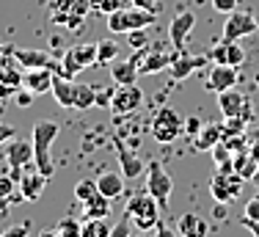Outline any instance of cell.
<instances>
[{"label":"cell","mask_w":259,"mask_h":237,"mask_svg":"<svg viewBox=\"0 0 259 237\" xmlns=\"http://www.w3.org/2000/svg\"><path fill=\"white\" fill-rule=\"evenodd\" d=\"M61 124L53 122V118H39L33 124V163L45 177H53V157H50V146L53 141L58 138Z\"/></svg>","instance_id":"obj_1"},{"label":"cell","mask_w":259,"mask_h":237,"mask_svg":"<svg viewBox=\"0 0 259 237\" xmlns=\"http://www.w3.org/2000/svg\"><path fill=\"white\" fill-rule=\"evenodd\" d=\"M124 213H127V218L133 221V226L138 229V232H152V229L160 226V204L149 190L135 193V196L127 202Z\"/></svg>","instance_id":"obj_2"},{"label":"cell","mask_w":259,"mask_h":237,"mask_svg":"<svg viewBox=\"0 0 259 237\" xmlns=\"http://www.w3.org/2000/svg\"><path fill=\"white\" fill-rule=\"evenodd\" d=\"M157 14L155 11H146V9H116L113 14H108V30L110 33H130V30H138V28H149L155 25Z\"/></svg>","instance_id":"obj_3"},{"label":"cell","mask_w":259,"mask_h":237,"mask_svg":"<svg viewBox=\"0 0 259 237\" xmlns=\"http://www.w3.org/2000/svg\"><path fill=\"white\" fill-rule=\"evenodd\" d=\"M185 133V118L174 108L163 105L155 116H152V138L157 143H171Z\"/></svg>","instance_id":"obj_4"},{"label":"cell","mask_w":259,"mask_h":237,"mask_svg":"<svg viewBox=\"0 0 259 237\" xmlns=\"http://www.w3.org/2000/svg\"><path fill=\"white\" fill-rule=\"evenodd\" d=\"M91 11L89 0H53L50 3V17L53 22L66 25V28H80L85 20V14Z\"/></svg>","instance_id":"obj_5"},{"label":"cell","mask_w":259,"mask_h":237,"mask_svg":"<svg viewBox=\"0 0 259 237\" xmlns=\"http://www.w3.org/2000/svg\"><path fill=\"white\" fill-rule=\"evenodd\" d=\"M97 64V45H75L69 47L64 53V58H61V74L64 77H75V74H80L83 69H89V66Z\"/></svg>","instance_id":"obj_6"},{"label":"cell","mask_w":259,"mask_h":237,"mask_svg":"<svg viewBox=\"0 0 259 237\" xmlns=\"http://www.w3.org/2000/svg\"><path fill=\"white\" fill-rule=\"evenodd\" d=\"M146 190L157 199L160 210L168 207L171 193H174V179L165 174V168L160 166L157 160H149V166H146Z\"/></svg>","instance_id":"obj_7"},{"label":"cell","mask_w":259,"mask_h":237,"mask_svg":"<svg viewBox=\"0 0 259 237\" xmlns=\"http://www.w3.org/2000/svg\"><path fill=\"white\" fill-rule=\"evenodd\" d=\"M209 193H212L215 202L229 204L243 193V177L234 171H218L212 177V182H209Z\"/></svg>","instance_id":"obj_8"},{"label":"cell","mask_w":259,"mask_h":237,"mask_svg":"<svg viewBox=\"0 0 259 237\" xmlns=\"http://www.w3.org/2000/svg\"><path fill=\"white\" fill-rule=\"evenodd\" d=\"M174 55L177 53H163V50H135L133 61L138 64V72L141 74H155V72H163V69H171L174 64Z\"/></svg>","instance_id":"obj_9"},{"label":"cell","mask_w":259,"mask_h":237,"mask_svg":"<svg viewBox=\"0 0 259 237\" xmlns=\"http://www.w3.org/2000/svg\"><path fill=\"white\" fill-rule=\"evenodd\" d=\"M141 102H144V91H141L135 83L116 86V89H113V99H110V110H113L116 116H124V113L138 110Z\"/></svg>","instance_id":"obj_10"},{"label":"cell","mask_w":259,"mask_h":237,"mask_svg":"<svg viewBox=\"0 0 259 237\" xmlns=\"http://www.w3.org/2000/svg\"><path fill=\"white\" fill-rule=\"evenodd\" d=\"M256 30H259V22L254 20L251 11H237V14L232 11L229 20L224 25V39L226 42H240V39H245V36L256 33Z\"/></svg>","instance_id":"obj_11"},{"label":"cell","mask_w":259,"mask_h":237,"mask_svg":"<svg viewBox=\"0 0 259 237\" xmlns=\"http://www.w3.org/2000/svg\"><path fill=\"white\" fill-rule=\"evenodd\" d=\"M193 25H196V14L188 9L180 11V14L171 20L168 39H171V47H174L177 53H185V45H188V36H190V30H193Z\"/></svg>","instance_id":"obj_12"},{"label":"cell","mask_w":259,"mask_h":237,"mask_svg":"<svg viewBox=\"0 0 259 237\" xmlns=\"http://www.w3.org/2000/svg\"><path fill=\"white\" fill-rule=\"evenodd\" d=\"M11 55L17 58V64H22L25 69H61V64H55L53 55L45 50H28V47H11Z\"/></svg>","instance_id":"obj_13"},{"label":"cell","mask_w":259,"mask_h":237,"mask_svg":"<svg viewBox=\"0 0 259 237\" xmlns=\"http://www.w3.org/2000/svg\"><path fill=\"white\" fill-rule=\"evenodd\" d=\"M237 86V66H226V64H212V69L207 72V83L204 89L207 91H215V94H221V91H229Z\"/></svg>","instance_id":"obj_14"},{"label":"cell","mask_w":259,"mask_h":237,"mask_svg":"<svg viewBox=\"0 0 259 237\" xmlns=\"http://www.w3.org/2000/svg\"><path fill=\"white\" fill-rule=\"evenodd\" d=\"M209 61L212 64H226V66H243L245 64V50L237 42H221L209 50Z\"/></svg>","instance_id":"obj_15"},{"label":"cell","mask_w":259,"mask_h":237,"mask_svg":"<svg viewBox=\"0 0 259 237\" xmlns=\"http://www.w3.org/2000/svg\"><path fill=\"white\" fill-rule=\"evenodd\" d=\"M218 105H221V113L224 118H245L248 116V99H245L240 91H221L218 94Z\"/></svg>","instance_id":"obj_16"},{"label":"cell","mask_w":259,"mask_h":237,"mask_svg":"<svg viewBox=\"0 0 259 237\" xmlns=\"http://www.w3.org/2000/svg\"><path fill=\"white\" fill-rule=\"evenodd\" d=\"M47 179H50V177H45V174L36 168V163H33L25 174H22V179H20V193H22V199H25V202H36V199L45 193Z\"/></svg>","instance_id":"obj_17"},{"label":"cell","mask_w":259,"mask_h":237,"mask_svg":"<svg viewBox=\"0 0 259 237\" xmlns=\"http://www.w3.org/2000/svg\"><path fill=\"white\" fill-rule=\"evenodd\" d=\"M209 64V55H188V53H177L174 64H171V77L174 80H185L188 74L199 72L201 66Z\"/></svg>","instance_id":"obj_18"},{"label":"cell","mask_w":259,"mask_h":237,"mask_svg":"<svg viewBox=\"0 0 259 237\" xmlns=\"http://www.w3.org/2000/svg\"><path fill=\"white\" fill-rule=\"evenodd\" d=\"M6 163L11 168H25L33 166V141H20V138H11V143L6 146Z\"/></svg>","instance_id":"obj_19"},{"label":"cell","mask_w":259,"mask_h":237,"mask_svg":"<svg viewBox=\"0 0 259 237\" xmlns=\"http://www.w3.org/2000/svg\"><path fill=\"white\" fill-rule=\"evenodd\" d=\"M53 77L55 69H28V74L22 77V86L30 94H47V91H53Z\"/></svg>","instance_id":"obj_20"},{"label":"cell","mask_w":259,"mask_h":237,"mask_svg":"<svg viewBox=\"0 0 259 237\" xmlns=\"http://www.w3.org/2000/svg\"><path fill=\"white\" fill-rule=\"evenodd\" d=\"M177 229H180L182 237H207L209 234V221L201 218L199 213H185L180 221H177Z\"/></svg>","instance_id":"obj_21"},{"label":"cell","mask_w":259,"mask_h":237,"mask_svg":"<svg viewBox=\"0 0 259 237\" xmlns=\"http://www.w3.org/2000/svg\"><path fill=\"white\" fill-rule=\"evenodd\" d=\"M116 154H119V163H121V174H124L127 179H135V177H141V174L146 171L144 160H141L138 154L130 152V149H127L121 141L116 143Z\"/></svg>","instance_id":"obj_22"},{"label":"cell","mask_w":259,"mask_h":237,"mask_svg":"<svg viewBox=\"0 0 259 237\" xmlns=\"http://www.w3.org/2000/svg\"><path fill=\"white\" fill-rule=\"evenodd\" d=\"M53 94H55V102H58L61 108H75V80L64 77L61 72H55V77H53Z\"/></svg>","instance_id":"obj_23"},{"label":"cell","mask_w":259,"mask_h":237,"mask_svg":"<svg viewBox=\"0 0 259 237\" xmlns=\"http://www.w3.org/2000/svg\"><path fill=\"white\" fill-rule=\"evenodd\" d=\"M97 188H100L102 196H108L110 202L119 199L124 193V174H116V171H105L97 177Z\"/></svg>","instance_id":"obj_24"},{"label":"cell","mask_w":259,"mask_h":237,"mask_svg":"<svg viewBox=\"0 0 259 237\" xmlns=\"http://www.w3.org/2000/svg\"><path fill=\"white\" fill-rule=\"evenodd\" d=\"M218 141H224V124H207L193 135V149L204 152V149H212Z\"/></svg>","instance_id":"obj_25"},{"label":"cell","mask_w":259,"mask_h":237,"mask_svg":"<svg viewBox=\"0 0 259 237\" xmlns=\"http://www.w3.org/2000/svg\"><path fill=\"white\" fill-rule=\"evenodd\" d=\"M110 77L116 80V86L135 83V77H138V64H135L133 58L130 61H113V64H110Z\"/></svg>","instance_id":"obj_26"},{"label":"cell","mask_w":259,"mask_h":237,"mask_svg":"<svg viewBox=\"0 0 259 237\" xmlns=\"http://www.w3.org/2000/svg\"><path fill=\"white\" fill-rule=\"evenodd\" d=\"M20 89H22V77L14 69L3 66V69H0V102H6L9 97H17Z\"/></svg>","instance_id":"obj_27"},{"label":"cell","mask_w":259,"mask_h":237,"mask_svg":"<svg viewBox=\"0 0 259 237\" xmlns=\"http://www.w3.org/2000/svg\"><path fill=\"white\" fill-rule=\"evenodd\" d=\"M83 213H85V218H108L110 199L102 196V193H94L89 202H83Z\"/></svg>","instance_id":"obj_28"},{"label":"cell","mask_w":259,"mask_h":237,"mask_svg":"<svg viewBox=\"0 0 259 237\" xmlns=\"http://www.w3.org/2000/svg\"><path fill=\"white\" fill-rule=\"evenodd\" d=\"M97 105V89L89 83H75V110H89Z\"/></svg>","instance_id":"obj_29"},{"label":"cell","mask_w":259,"mask_h":237,"mask_svg":"<svg viewBox=\"0 0 259 237\" xmlns=\"http://www.w3.org/2000/svg\"><path fill=\"white\" fill-rule=\"evenodd\" d=\"M116 58H119V45H116L113 39H102L100 45H97V64L110 66Z\"/></svg>","instance_id":"obj_30"},{"label":"cell","mask_w":259,"mask_h":237,"mask_svg":"<svg viewBox=\"0 0 259 237\" xmlns=\"http://www.w3.org/2000/svg\"><path fill=\"white\" fill-rule=\"evenodd\" d=\"M110 229H113V226H108V223H105V218H89V221L83 223V232H80V237H108Z\"/></svg>","instance_id":"obj_31"},{"label":"cell","mask_w":259,"mask_h":237,"mask_svg":"<svg viewBox=\"0 0 259 237\" xmlns=\"http://www.w3.org/2000/svg\"><path fill=\"white\" fill-rule=\"evenodd\" d=\"M58 237H80L83 232V223H77L75 218H64V221H58V226L53 229Z\"/></svg>","instance_id":"obj_32"},{"label":"cell","mask_w":259,"mask_h":237,"mask_svg":"<svg viewBox=\"0 0 259 237\" xmlns=\"http://www.w3.org/2000/svg\"><path fill=\"white\" fill-rule=\"evenodd\" d=\"M0 199H9V202H17V199H22L20 182H14L11 177H0Z\"/></svg>","instance_id":"obj_33"},{"label":"cell","mask_w":259,"mask_h":237,"mask_svg":"<svg viewBox=\"0 0 259 237\" xmlns=\"http://www.w3.org/2000/svg\"><path fill=\"white\" fill-rule=\"evenodd\" d=\"M94 193H100V188H97V182H91V179H80V182L75 185V196L77 202H89Z\"/></svg>","instance_id":"obj_34"},{"label":"cell","mask_w":259,"mask_h":237,"mask_svg":"<svg viewBox=\"0 0 259 237\" xmlns=\"http://www.w3.org/2000/svg\"><path fill=\"white\" fill-rule=\"evenodd\" d=\"M89 6L97 14H113L116 9H121V0H89Z\"/></svg>","instance_id":"obj_35"},{"label":"cell","mask_w":259,"mask_h":237,"mask_svg":"<svg viewBox=\"0 0 259 237\" xmlns=\"http://www.w3.org/2000/svg\"><path fill=\"white\" fill-rule=\"evenodd\" d=\"M127 39H130V45H133L135 50H144V47H149V36L144 33V28H138V30H130V33H127Z\"/></svg>","instance_id":"obj_36"},{"label":"cell","mask_w":259,"mask_h":237,"mask_svg":"<svg viewBox=\"0 0 259 237\" xmlns=\"http://www.w3.org/2000/svg\"><path fill=\"white\" fill-rule=\"evenodd\" d=\"M130 223H133V221H130V218L124 215L113 229H110V234H108V237H130Z\"/></svg>","instance_id":"obj_37"},{"label":"cell","mask_w":259,"mask_h":237,"mask_svg":"<svg viewBox=\"0 0 259 237\" xmlns=\"http://www.w3.org/2000/svg\"><path fill=\"white\" fill-rule=\"evenodd\" d=\"M243 218H245V221H259V196H256V199H251V202L245 204Z\"/></svg>","instance_id":"obj_38"},{"label":"cell","mask_w":259,"mask_h":237,"mask_svg":"<svg viewBox=\"0 0 259 237\" xmlns=\"http://www.w3.org/2000/svg\"><path fill=\"white\" fill-rule=\"evenodd\" d=\"M212 9L221 14H232V11H237V0H212Z\"/></svg>","instance_id":"obj_39"},{"label":"cell","mask_w":259,"mask_h":237,"mask_svg":"<svg viewBox=\"0 0 259 237\" xmlns=\"http://www.w3.org/2000/svg\"><path fill=\"white\" fill-rule=\"evenodd\" d=\"M28 232H30L28 223H20V226H9V229H3V232H0V237H28Z\"/></svg>","instance_id":"obj_40"},{"label":"cell","mask_w":259,"mask_h":237,"mask_svg":"<svg viewBox=\"0 0 259 237\" xmlns=\"http://www.w3.org/2000/svg\"><path fill=\"white\" fill-rule=\"evenodd\" d=\"M110 99H113V89H105V91L97 89V105H100V108H105V105L110 108Z\"/></svg>","instance_id":"obj_41"},{"label":"cell","mask_w":259,"mask_h":237,"mask_svg":"<svg viewBox=\"0 0 259 237\" xmlns=\"http://www.w3.org/2000/svg\"><path fill=\"white\" fill-rule=\"evenodd\" d=\"M14 135H17V130L11 127V124H3V122H0V143H9Z\"/></svg>","instance_id":"obj_42"},{"label":"cell","mask_w":259,"mask_h":237,"mask_svg":"<svg viewBox=\"0 0 259 237\" xmlns=\"http://www.w3.org/2000/svg\"><path fill=\"white\" fill-rule=\"evenodd\" d=\"M36 94H30V91L25 89V86H22V89L20 91H17V105H20V108H28V105H30V99H33Z\"/></svg>","instance_id":"obj_43"},{"label":"cell","mask_w":259,"mask_h":237,"mask_svg":"<svg viewBox=\"0 0 259 237\" xmlns=\"http://www.w3.org/2000/svg\"><path fill=\"white\" fill-rule=\"evenodd\" d=\"M199 130H201V122H199V118H188V122H185V133H188V135H196Z\"/></svg>","instance_id":"obj_44"},{"label":"cell","mask_w":259,"mask_h":237,"mask_svg":"<svg viewBox=\"0 0 259 237\" xmlns=\"http://www.w3.org/2000/svg\"><path fill=\"white\" fill-rule=\"evenodd\" d=\"M155 237H182L180 234V229H168V226H157V232Z\"/></svg>","instance_id":"obj_45"},{"label":"cell","mask_w":259,"mask_h":237,"mask_svg":"<svg viewBox=\"0 0 259 237\" xmlns=\"http://www.w3.org/2000/svg\"><path fill=\"white\" fill-rule=\"evenodd\" d=\"M133 6L146 9V11H157V0H133Z\"/></svg>","instance_id":"obj_46"},{"label":"cell","mask_w":259,"mask_h":237,"mask_svg":"<svg viewBox=\"0 0 259 237\" xmlns=\"http://www.w3.org/2000/svg\"><path fill=\"white\" fill-rule=\"evenodd\" d=\"M248 154H251V157H254V163L259 166V141H256V143H251V149H248Z\"/></svg>","instance_id":"obj_47"},{"label":"cell","mask_w":259,"mask_h":237,"mask_svg":"<svg viewBox=\"0 0 259 237\" xmlns=\"http://www.w3.org/2000/svg\"><path fill=\"white\" fill-rule=\"evenodd\" d=\"M243 223L251 229V232H254V237H259V221H245V218H243Z\"/></svg>","instance_id":"obj_48"},{"label":"cell","mask_w":259,"mask_h":237,"mask_svg":"<svg viewBox=\"0 0 259 237\" xmlns=\"http://www.w3.org/2000/svg\"><path fill=\"white\" fill-rule=\"evenodd\" d=\"M9 207H11V202H9V199H0V218H3V215H9Z\"/></svg>","instance_id":"obj_49"},{"label":"cell","mask_w":259,"mask_h":237,"mask_svg":"<svg viewBox=\"0 0 259 237\" xmlns=\"http://www.w3.org/2000/svg\"><path fill=\"white\" fill-rule=\"evenodd\" d=\"M135 237H155V234H149V232H141V234H135Z\"/></svg>","instance_id":"obj_50"}]
</instances>
